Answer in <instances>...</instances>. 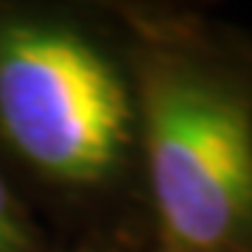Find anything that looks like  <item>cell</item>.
I'll return each mask as SVG.
<instances>
[{"label":"cell","mask_w":252,"mask_h":252,"mask_svg":"<svg viewBox=\"0 0 252 252\" xmlns=\"http://www.w3.org/2000/svg\"><path fill=\"white\" fill-rule=\"evenodd\" d=\"M0 132L59 182L107 180L132 140L118 70L87 36L54 23H0Z\"/></svg>","instance_id":"cell-2"},{"label":"cell","mask_w":252,"mask_h":252,"mask_svg":"<svg viewBox=\"0 0 252 252\" xmlns=\"http://www.w3.org/2000/svg\"><path fill=\"white\" fill-rule=\"evenodd\" d=\"M0 252H31V230L23 207L0 180Z\"/></svg>","instance_id":"cell-3"},{"label":"cell","mask_w":252,"mask_h":252,"mask_svg":"<svg viewBox=\"0 0 252 252\" xmlns=\"http://www.w3.org/2000/svg\"><path fill=\"white\" fill-rule=\"evenodd\" d=\"M154 205L182 252H227L252 238V109L193 67H157L143 90Z\"/></svg>","instance_id":"cell-1"}]
</instances>
